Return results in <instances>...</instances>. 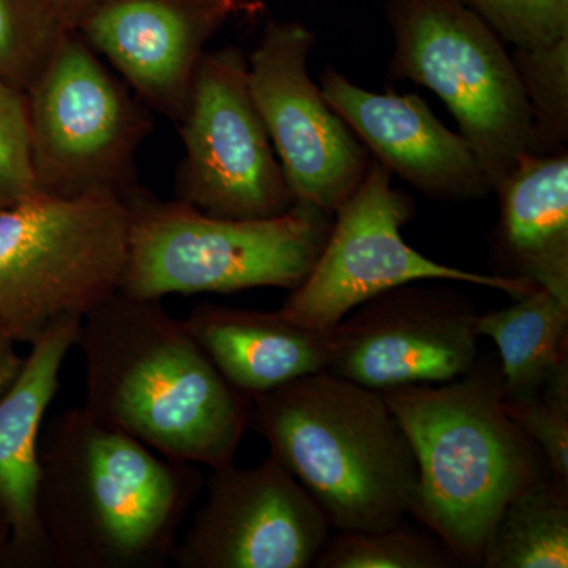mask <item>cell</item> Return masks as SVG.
<instances>
[{
  "mask_svg": "<svg viewBox=\"0 0 568 568\" xmlns=\"http://www.w3.org/2000/svg\"><path fill=\"white\" fill-rule=\"evenodd\" d=\"M511 61L532 121V153L567 152L568 37L540 47L515 48Z\"/></svg>",
  "mask_w": 568,
  "mask_h": 568,
  "instance_id": "cell-21",
  "label": "cell"
},
{
  "mask_svg": "<svg viewBox=\"0 0 568 568\" xmlns=\"http://www.w3.org/2000/svg\"><path fill=\"white\" fill-rule=\"evenodd\" d=\"M315 43L301 22L267 21L248 58V82L295 203L334 215L365 181L373 159L310 77Z\"/></svg>",
  "mask_w": 568,
  "mask_h": 568,
  "instance_id": "cell-11",
  "label": "cell"
},
{
  "mask_svg": "<svg viewBox=\"0 0 568 568\" xmlns=\"http://www.w3.org/2000/svg\"><path fill=\"white\" fill-rule=\"evenodd\" d=\"M205 477L70 407L44 422L39 517L54 568H159Z\"/></svg>",
  "mask_w": 568,
  "mask_h": 568,
  "instance_id": "cell-2",
  "label": "cell"
},
{
  "mask_svg": "<svg viewBox=\"0 0 568 568\" xmlns=\"http://www.w3.org/2000/svg\"><path fill=\"white\" fill-rule=\"evenodd\" d=\"M481 567L567 568L568 488L545 477L507 504Z\"/></svg>",
  "mask_w": 568,
  "mask_h": 568,
  "instance_id": "cell-20",
  "label": "cell"
},
{
  "mask_svg": "<svg viewBox=\"0 0 568 568\" xmlns=\"http://www.w3.org/2000/svg\"><path fill=\"white\" fill-rule=\"evenodd\" d=\"M256 0H102L77 26L151 111L179 125L209 40Z\"/></svg>",
  "mask_w": 568,
  "mask_h": 568,
  "instance_id": "cell-14",
  "label": "cell"
},
{
  "mask_svg": "<svg viewBox=\"0 0 568 568\" xmlns=\"http://www.w3.org/2000/svg\"><path fill=\"white\" fill-rule=\"evenodd\" d=\"M203 506L171 556L181 568H308L331 523L272 455L261 465L212 469Z\"/></svg>",
  "mask_w": 568,
  "mask_h": 568,
  "instance_id": "cell-13",
  "label": "cell"
},
{
  "mask_svg": "<svg viewBox=\"0 0 568 568\" xmlns=\"http://www.w3.org/2000/svg\"><path fill=\"white\" fill-rule=\"evenodd\" d=\"M388 77L435 92L493 192L534 151L528 102L506 43L459 0H387Z\"/></svg>",
  "mask_w": 568,
  "mask_h": 568,
  "instance_id": "cell-6",
  "label": "cell"
},
{
  "mask_svg": "<svg viewBox=\"0 0 568 568\" xmlns=\"http://www.w3.org/2000/svg\"><path fill=\"white\" fill-rule=\"evenodd\" d=\"M250 426L332 528H392L413 511L416 458L379 392L324 369L254 396Z\"/></svg>",
  "mask_w": 568,
  "mask_h": 568,
  "instance_id": "cell-4",
  "label": "cell"
},
{
  "mask_svg": "<svg viewBox=\"0 0 568 568\" xmlns=\"http://www.w3.org/2000/svg\"><path fill=\"white\" fill-rule=\"evenodd\" d=\"M65 31H74L84 14L102 0H36Z\"/></svg>",
  "mask_w": 568,
  "mask_h": 568,
  "instance_id": "cell-27",
  "label": "cell"
},
{
  "mask_svg": "<svg viewBox=\"0 0 568 568\" xmlns=\"http://www.w3.org/2000/svg\"><path fill=\"white\" fill-rule=\"evenodd\" d=\"M20 343L0 328V395L10 387L20 373L24 357L18 351Z\"/></svg>",
  "mask_w": 568,
  "mask_h": 568,
  "instance_id": "cell-28",
  "label": "cell"
},
{
  "mask_svg": "<svg viewBox=\"0 0 568 568\" xmlns=\"http://www.w3.org/2000/svg\"><path fill=\"white\" fill-rule=\"evenodd\" d=\"M80 324L81 316H63L48 325L0 395V507L9 519L14 566L52 568L39 517L40 439Z\"/></svg>",
  "mask_w": 568,
  "mask_h": 568,
  "instance_id": "cell-16",
  "label": "cell"
},
{
  "mask_svg": "<svg viewBox=\"0 0 568 568\" xmlns=\"http://www.w3.org/2000/svg\"><path fill=\"white\" fill-rule=\"evenodd\" d=\"M515 48L568 37V0H459Z\"/></svg>",
  "mask_w": 568,
  "mask_h": 568,
  "instance_id": "cell-25",
  "label": "cell"
},
{
  "mask_svg": "<svg viewBox=\"0 0 568 568\" xmlns=\"http://www.w3.org/2000/svg\"><path fill=\"white\" fill-rule=\"evenodd\" d=\"M10 525L6 514H3L2 507H0V566L9 562L10 555Z\"/></svg>",
  "mask_w": 568,
  "mask_h": 568,
  "instance_id": "cell-29",
  "label": "cell"
},
{
  "mask_svg": "<svg viewBox=\"0 0 568 568\" xmlns=\"http://www.w3.org/2000/svg\"><path fill=\"white\" fill-rule=\"evenodd\" d=\"M65 32L36 0H0V80L24 92Z\"/></svg>",
  "mask_w": 568,
  "mask_h": 568,
  "instance_id": "cell-23",
  "label": "cell"
},
{
  "mask_svg": "<svg viewBox=\"0 0 568 568\" xmlns=\"http://www.w3.org/2000/svg\"><path fill=\"white\" fill-rule=\"evenodd\" d=\"M178 126L185 159L175 200L233 220L274 219L294 207L250 89L248 58L237 47L205 51Z\"/></svg>",
  "mask_w": 568,
  "mask_h": 568,
  "instance_id": "cell-10",
  "label": "cell"
},
{
  "mask_svg": "<svg viewBox=\"0 0 568 568\" xmlns=\"http://www.w3.org/2000/svg\"><path fill=\"white\" fill-rule=\"evenodd\" d=\"M457 560L436 536L405 521L377 530H338L317 555V568H450Z\"/></svg>",
  "mask_w": 568,
  "mask_h": 568,
  "instance_id": "cell-22",
  "label": "cell"
},
{
  "mask_svg": "<svg viewBox=\"0 0 568 568\" xmlns=\"http://www.w3.org/2000/svg\"><path fill=\"white\" fill-rule=\"evenodd\" d=\"M392 178L383 163L372 160L365 181L334 213L331 234L312 271L280 308L287 320L331 332L369 298L428 280L491 287L514 298L536 290L521 280L436 263L414 250L402 235L413 219L414 201L392 185Z\"/></svg>",
  "mask_w": 568,
  "mask_h": 568,
  "instance_id": "cell-9",
  "label": "cell"
},
{
  "mask_svg": "<svg viewBox=\"0 0 568 568\" xmlns=\"http://www.w3.org/2000/svg\"><path fill=\"white\" fill-rule=\"evenodd\" d=\"M450 283H409L358 305L331 331L327 372L376 392L467 375L478 361V312Z\"/></svg>",
  "mask_w": 568,
  "mask_h": 568,
  "instance_id": "cell-12",
  "label": "cell"
},
{
  "mask_svg": "<svg viewBox=\"0 0 568 568\" xmlns=\"http://www.w3.org/2000/svg\"><path fill=\"white\" fill-rule=\"evenodd\" d=\"M85 410L163 457L234 463L252 399L235 390L159 298L115 291L81 317Z\"/></svg>",
  "mask_w": 568,
  "mask_h": 568,
  "instance_id": "cell-1",
  "label": "cell"
},
{
  "mask_svg": "<svg viewBox=\"0 0 568 568\" xmlns=\"http://www.w3.org/2000/svg\"><path fill=\"white\" fill-rule=\"evenodd\" d=\"M406 433L417 465L413 515L463 566H481L497 519L548 477L540 448L503 406L499 362L467 375L379 392Z\"/></svg>",
  "mask_w": 568,
  "mask_h": 568,
  "instance_id": "cell-3",
  "label": "cell"
},
{
  "mask_svg": "<svg viewBox=\"0 0 568 568\" xmlns=\"http://www.w3.org/2000/svg\"><path fill=\"white\" fill-rule=\"evenodd\" d=\"M129 220L122 293L140 298L293 291L315 265L334 215L295 203L283 215L233 220L162 201L136 185L122 196Z\"/></svg>",
  "mask_w": 568,
  "mask_h": 568,
  "instance_id": "cell-5",
  "label": "cell"
},
{
  "mask_svg": "<svg viewBox=\"0 0 568 568\" xmlns=\"http://www.w3.org/2000/svg\"><path fill=\"white\" fill-rule=\"evenodd\" d=\"M37 194L81 197L138 185L152 115L77 31H67L24 92Z\"/></svg>",
  "mask_w": 568,
  "mask_h": 568,
  "instance_id": "cell-8",
  "label": "cell"
},
{
  "mask_svg": "<svg viewBox=\"0 0 568 568\" xmlns=\"http://www.w3.org/2000/svg\"><path fill=\"white\" fill-rule=\"evenodd\" d=\"M493 193L495 275L544 287L568 304V151L526 153Z\"/></svg>",
  "mask_w": 568,
  "mask_h": 568,
  "instance_id": "cell-17",
  "label": "cell"
},
{
  "mask_svg": "<svg viewBox=\"0 0 568 568\" xmlns=\"http://www.w3.org/2000/svg\"><path fill=\"white\" fill-rule=\"evenodd\" d=\"M321 92L373 159L418 192L440 201H473L493 193L476 152L448 130L414 93L366 91L327 67Z\"/></svg>",
  "mask_w": 568,
  "mask_h": 568,
  "instance_id": "cell-15",
  "label": "cell"
},
{
  "mask_svg": "<svg viewBox=\"0 0 568 568\" xmlns=\"http://www.w3.org/2000/svg\"><path fill=\"white\" fill-rule=\"evenodd\" d=\"M477 331L499 351L504 398L536 395L568 366V304L544 287L478 313Z\"/></svg>",
  "mask_w": 568,
  "mask_h": 568,
  "instance_id": "cell-19",
  "label": "cell"
},
{
  "mask_svg": "<svg viewBox=\"0 0 568 568\" xmlns=\"http://www.w3.org/2000/svg\"><path fill=\"white\" fill-rule=\"evenodd\" d=\"M224 379L246 398L327 369L331 332L287 320L282 312L204 302L182 320Z\"/></svg>",
  "mask_w": 568,
  "mask_h": 568,
  "instance_id": "cell-18",
  "label": "cell"
},
{
  "mask_svg": "<svg viewBox=\"0 0 568 568\" xmlns=\"http://www.w3.org/2000/svg\"><path fill=\"white\" fill-rule=\"evenodd\" d=\"M129 220L122 197L33 194L0 209V328L32 343L121 287Z\"/></svg>",
  "mask_w": 568,
  "mask_h": 568,
  "instance_id": "cell-7",
  "label": "cell"
},
{
  "mask_svg": "<svg viewBox=\"0 0 568 568\" xmlns=\"http://www.w3.org/2000/svg\"><path fill=\"white\" fill-rule=\"evenodd\" d=\"M507 416L532 440L552 480L568 488V366L547 386L525 398H504Z\"/></svg>",
  "mask_w": 568,
  "mask_h": 568,
  "instance_id": "cell-24",
  "label": "cell"
},
{
  "mask_svg": "<svg viewBox=\"0 0 568 568\" xmlns=\"http://www.w3.org/2000/svg\"><path fill=\"white\" fill-rule=\"evenodd\" d=\"M37 194L24 93L0 80V209Z\"/></svg>",
  "mask_w": 568,
  "mask_h": 568,
  "instance_id": "cell-26",
  "label": "cell"
}]
</instances>
